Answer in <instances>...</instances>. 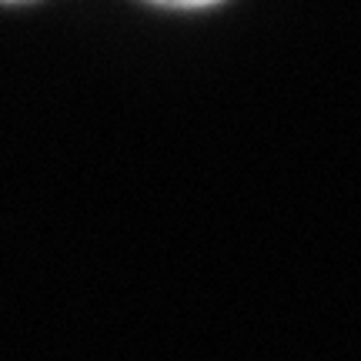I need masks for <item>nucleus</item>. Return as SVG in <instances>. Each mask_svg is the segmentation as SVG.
<instances>
[{"instance_id":"1","label":"nucleus","mask_w":361,"mask_h":361,"mask_svg":"<svg viewBox=\"0 0 361 361\" xmlns=\"http://www.w3.org/2000/svg\"><path fill=\"white\" fill-rule=\"evenodd\" d=\"M151 4H164V7H211L218 0H151Z\"/></svg>"}]
</instances>
